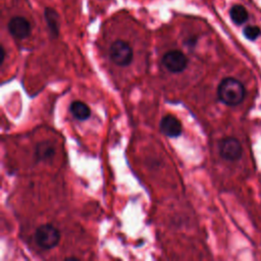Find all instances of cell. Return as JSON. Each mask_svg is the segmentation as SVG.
Listing matches in <instances>:
<instances>
[{
  "mask_svg": "<svg viewBox=\"0 0 261 261\" xmlns=\"http://www.w3.org/2000/svg\"><path fill=\"white\" fill-rule=\"evenodd\" d=\"M229 16H230V19L236 24H243L244 22L247 21L249 14L247 9L243 5L236 4L229 9Z\"/></svg>",
  "mask_w": 261,
  "mask_h": 261,
  "instance_id": "10",
  "label": "cell"
},
{
  "mask_svg": "<svg viewBox=\"0 0 261 261\" xmlns=\"http://www.w3.org/2000/svg\"><path fill=\"white\" fill-rule=\"evenodd\" d=\"M218 150L220 156L227 161H236L242 157L243 148L239 140L232 137H227L219 142Z\"/></svg>",
  "mask_w": 261,
  "mask_h": 261,
  "instance_id": "4",
  "label": "cell"
},
{
  "mask_svg": "<svg viewBox=\"0 0 261 261\" xmlns=\"http://www.w3.org/2000/svg\"><path fill=\"white\" fill-rule=\"evenodd\" d=\"M7 30L9 34L17 40L25 39L30 36L32 27L30 21L23 16H13L7 23Z\"/></svg>",
  "mask_w": 261,
  "mask_h": 261,
  "instance_id": "6",
  "label": "cell"
},
{
  "mask_svg": "<svg viewBox=\"0 0 261 261\" xmlns=\"http://www.w3.org/2000/svg\"><path fill=\"white\" fill-rule=\"evenodd\" d=\"M243 34L244 36L248 39V40H251V41H254L256 40L260 34H261V30L259 27L257 25H247L244 31H243Z\"/></svg>",
  "mask_w": 261,
  "mask_h": 261,
  "instance_id": "12",
  "label": "cell"
},
{
  "mask_svg": "<svg viewBox=\"0 0 261 261\" xmlns=\"http://www.w3.org/2000/svg\"><path fill=\"white\" fill-rule=\"evenodd\" d=\"M244 85L234 77L223 79L217 88L218 99L227 106H237L241 104L245 98Z\"/></svg>",
  "mask_w": 261,
  "mask_h": 261,
  "instance_id": "1",
  "label": "cell"
},
{
  "mask_svg": "<svg viewBox=\"0 0 261 261\" xmlns=\"http://www.w3.org/2000/svg\"><path fill=\"white\" fill-rule=\"evenodd\" d=\"M55 150L48 142H41L36 146V156L38 160H48L53 157Z\"/></svg>",
  "mask_w": 261,
  "mask_h": 261,
  "instance_id": "11",
  "label": "cell"
},
{
  "mask_svg": "<svg viewBox=\"0 0 261 261\" xmlns=\"http://www.w3.org/2000/svg\"><path fill=\"white\" fill-rule=\"evenodd\" d=\"M70 112L79 120H86L91 114L89 106L81 101H74L70 104Z\"/></svg>",
  "mask_w": 261,
  "mask_h": 261,
  "instance_id": "9",
  "label": "cell"
},
{
  "mask_svg": "<svg viewBox=\"0 0 261 261\" xmlns=\"http://www.w3.org/2000/svg\"><path fill=\"white\" fill-rule=\"evenodd\" d=\"M35 241L42 249H52L59 244L60 233L53 225L43 224L37 228L35 232Z\"/></svg>",
  "mask_w": 261,
  "mask_h": 261,
  "instance_id": "2",
  "label": "cell"
},
{
  "mask_svg": "<svg viewBox=\"0 0 261 261\" xmlns=\"http://www.w3.org/2000/svg\"><path fill=\"white\" fill-rule=\"evenodd\" d=\"M44 17L46 20L47 28L52 38H57L59 35V15L57 11L51 7H46L44 10Z\"/></svg>",
  "mask_w": 261,
  "mask_h": 261,
  "instance_id": "8",
  "label": "cell"
},
{
  "mask_svg": "<svg viewBox=\"0 0 261 261\" xmlns=\"http://www.w3.org/2000/svg\"><path fill=\"white\" fill-rule=\"evenodd\" d=\"M110 59L119 66H127L133 61L134 52L129 44L122 40L114 41L109 50Z\"/></svg>",
  "mask_w": 261,
  "mask_h": 261,
  "instance_id": "3",
  "label": "cell"
},
{
  "mask_svg": "<svg viewBox=\"0 0 261 261\" xmlns=\"http://www.w3.org/2000/svg\"><path fill=\"white\" fill-rule=\"evenodd\" d=\"M160 129L165 136L176 138L181 134V123L174 116L165 115L160 121Z\"/></svg>",
  "mask_w": 261,
  "mask_h": 261,
  "instance_id": "7",
  "label": "cell"
},
{
  "mask_svg": "<svg viewBox=\"0 0 261 261\" xmlns=\"http://www.w3.org/2000/svg\"><path fill=\"white\" fill-rule=\"evenodd\" d=\"M162 63L170 72H181L188 65L187 56L178 50L166 52L162 57Z\"/></svg>",
  "mask_w": 261,
  "mask_h": 261,
  "instance_id": "5",
  "label": "cell"
}]
</instances>
